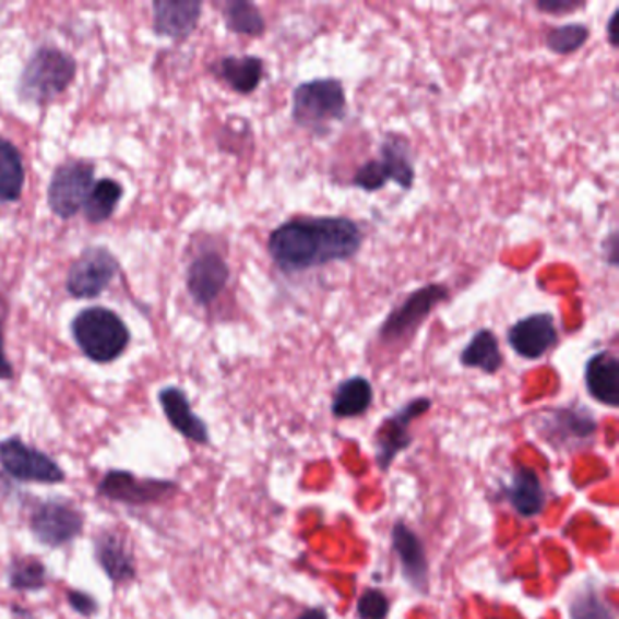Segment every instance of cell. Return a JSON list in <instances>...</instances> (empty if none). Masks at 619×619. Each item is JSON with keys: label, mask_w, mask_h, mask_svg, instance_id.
Instances as JSON below:
<instances>
[{"label": "cell", "mask_w": 619, "mask_h": 619, "mask_svg": "<svg viewBox=\"0 0 619 619\" xmlns=\"http://www.w3.org/2000/svg\"><path fill=\"white\" fill-rule=\"evenodd\" d=\"M366 233L345 215H297L267 237V254L282 275H302L360 253Z\"/></svg>", "instance_id": "6da1fadb"}, {"label": "cell", "mask_w": 619, "mask_h": 619, "mask_svg": "<svg viewBox=\"0 0 619 619\" xmlns=\"http://www.w3.org/2000/svg\"><path fill=\"white\" fill-rule=\"evenodd\" d=\"M349 115L344 82L336 76H318L295 86L291 95L293 124L317 135H328L334 124Z\"/></svg>", "instance_id": "7a4b0ae2"}, {"label": "cell", "mask_w": 619, "mask_h": 619, "mask_svg": "<svg viewBox=\"0 0 619 619\" xmlns=\"http://www.w3.org/2000/svg\"><path fill=\"white\" fill-rule=\"evenodd\" d=\"M451 300V287L431 282L418 287L396 303L378 328V342L383 347H402L415 340L416 333L442 303Z\"/></svg>", "instance_id": "3957f363"}, {"label": "cell", "mask_w": 619, "mask_h": 619, "mask_svg": "<svg viewBox=\"0 0 619 619\" xmlns=\"http://www.w3.org/2000/svg\"><path fill=\"white\" fill-rule=\"evenodd\" d=\"M416 167L410 144L404 135L388 133L380 144L377 158L364 162L350 177V186L366 193H378L388 183H396L404 191L415 186Z\"/></svg>", "instance_id": "277c9868"}, {"label": "cell", "mask_w": 619, "mask_h": 619, "mask_svg": "<svg viewBox=\"0 0 619 619\" xmlns=\"http://www.w3.org/2000/svg\"><path fill=\"white\" fill-rule=\"evenodd\" d=\"M73 336L87 358L108 364L119 358L130 344V331L114 311L93 308L82 311L73 322Z\"/></svg>", "instance_id": "5b68a950"}, {"label": "cell", "mask_w": 619, "mask_h": 619, "mask_svg": "<svg viewBox=\"0 0 619 619\" xmlns=\"http://www.w3.org/2000/svg\"><path fill=\"white\" fill-rule=\"evenodd\" d=\"M76 64L70 55L55 48L38 49L19 82V95L29 103H48L70 86Z\"/></svg>", "instance_id": "8992f818"}, {"label": "cell", "mask_w": 619, "mask_h": 619, "mask_svg": "<svg viewBox=\"0 0 619 619\" xmlns=\"http://www.w3.org/2000/svg\"><path fill=\"white\" fill-rule=\"evenodd\" d=\"M507 344L523 360H541L560 344V331L552 312H533L507 329Z\"/></svg>", "instance_id": "52a82bcc"}, {"label": "cell", "mask_w": 619, "mask_h": 619, "mask_svg": "<svg viewBox=\"0 0 619 619\" xmlns=\"http://www.w3.org/2000/svg\"><path fill=\"white\" fill-rule=\"evenodd\" d=\"M0 465L11 478L32 484H60L66 474L48 454L29 448L21 438L0 442Z\"/></svg>", "instance_id": "ba28073f"}, {"label": "cell", "mask_w": 619, "mask_h": 619, "mask_svg": "<svg viewBox=\"0 0 619 619\" xmlns=\"http://www.w3.org/2000/svg\"><path fill=\"white\" fill-rule=\"evenodd\" d=\"M431 407L432 400L420 396V398L410 400L409 404H405L402 409L382 421L374 437L378 467L389 471L398 453L409 448L413 442V435L409 432L410 424L421 415H426Z\"/></svg>", "instance_id": "9c48e42d"}, {"label": "cell", "mask_w": 619, "mask_h": 619, "mask_svg": "<svg viewBox=\"0 0 619 619\" xmlns=\"http://www.w3.org/2000/svg\"><path fill=\"white\" fill-rule=\"evenodd\" d=\"M93 166L87 162H68L55 171L49 183L48 202L55 215L71 218L86 204L92 191Z\"/></svg>", "instance_id": "30bf717a"}, {"label": "cell", "mask_w": 619, "mask_h": 619, "mask_svg": "<svg viewBox=\"0 0 619 619\" xmlns=\"http://www.w3.org/2000/svg\"><path fill=\"white\" fill-rule=\"evenodd\" d=\"M32 533L40 544L60 547L70 544L81 534L84 517L64 501H44L33 511Z\"/></svg>", "instance_id": "8fae6325"}, {"label": "cell", "mask_w": 619, "mask_h": 619, "mask_svg": "<svg viewBox=\"0 0 619 619\" xmlns=\"http://www.w3.org/2000/svg\"><path fill=\"white\" fill-rule=\"evenodd\" d=\"M119 264L108 249L92 248L71 265L68 291L75 298H95L111 284Z\"/></svg>", "instance_id": "7c38bea8"}, {"label": "cell", "mask_w": 619, "mask_h": 619, "mask_svg": "<svg viewBox=\"0 0 619 619\" xmlns=\"http://www.w3.org/2000/svg\"><path fill=\"white\" fill-rule=\"evenodd\" d=\"M177 484L162 479H141L126 471H109L98 485V495L128 505H147L169 498Z\"/></svg>", "instance_id": "4fadbf2b"}, {"label": "cell", "mask_w": 619, "mask_h": 619, "mask_svg": "<svg viewBox=\"0 0 619 619\" xmlns=\"http://www.w3.org/2000/svg\"><path fill=\"white\" fill-rule=\"evenodd\" d=\"M229 265L221 254L207 251L194 259L188 271V291L199 306H210L221 297L229 282Z\"/></svg>", "instance_id": "5bb4252c"}, {"label": "cell", "mask_w": 619, "mask_h": 619, "mask_svg": "<svg viewBox=\"0 0 619 619\" xmlns=\"http://www.w3.org/2000/svg\"><path fill=\"white\" fill-rule=\"evenodd\" d=\"M539 429L550 442H585L593 437L598 424L593 413L580 407H558L539 416Z\"/></svg>", "instance_id": "9a60e30c"}, {"label": "cell", "mask_w": 619, "mask_h": 619, "mask_svg": "<svg viewBox=\"0 0 619 619\" xmlns=\"http://www.w3.org/2000/svg\"><path fill=\"white\" fill-rule=\"evenodd\" d=\"M585 388L598 404L616 409L619 405V358L615 350L594 353L585 364Z\"/></svg>", "instance_id": "2e32d148"}, {"label": "cell", "mask_w": 619, "mask_h": 619, "mask_svg": "<svg viewBox=\"0 0 619 619\" xmlns=\"http://www.w3.org/2000/svg\"><path fill=\"white\" fill-rule=\"evenodd\" d=\"M393 549L398 556L405 580L418 591H426L427 582H429L426 550H424L420 538L404 522L394 525Z\"/></svg>", "instance_id": "e0dca14e"}, {"label": "cell", "mask_w": 619, "mask_h": 619, "mask_svg": "<svg viewBox=\"0 0 619 619\" xmlns=\"http://www.w3.org/2000/svg\"><path fill=\"white\" fill-rule=\"evenodd\" d=\"M95 558L109 580L128 583L135 578V556L130 545L115 531H103L95 539Z\"/></svg>", "instance_id": "ac0fdd59"}, {"label": "cell", "mask_w": 619, "mask_h": 619, "mask_svg": "<svg viewBox=\"0 0 619 619\" xmlns=\"http://www.w3.org/2000/svg\"><path fill=\"white\" fill-rule=\"evenodd\" d=\"M216 75L238 95H251L265 76V62L259 55H227L216 66Z\"/></svg>", "instance_id": "d6986e66"}, {"label": "cell", "mask_w": 619, "mask_h": 619, "mask_svg": "<svg viewBox=\"0 0 619 619\" xmlns=\"http://www.w3.org/2000/svg\"><path fill=\"white\" fill-rule=\"evenodd\" d=\"M503 364L505 356L501 353L500 340L489 328L478 329L460 353V366L465 369H476L489 377L498 374Z\"/></svg>", "instance_id": "ffe728a7"}, {"label": "cell", "mask_w": 619, "mask_h": 619, "mask_svg": "<svg viewBox=\"0 0 619 619\" xmlns=\"http://www.w3.org/2000/svg\"><path fill=\"white\" fill-rule=\"evenodd\" d=\"M160 405L166 413L167 420L172 429H177L182 437L197 443L210 442V432L204 421L194 415L186 394L177 388L164 389L160 393Z\"/></svg>", "instance_id": "44dd1931"}, {"label": "cell", "mask_w": 619, "mask_h": 619, "mask_svg": "<svg viewBox=\"0 0 619 619\" xmlns=\"http://www.w3.org/2000/svg\"><path fill=\"white\" fill-rule=\"evenodd\" d=\"M155 29L158 35L186 38L193 33L200 19V2H155Z\"/></svg>", "instance_id": "7402d4cb"}, {"label": "cell", "mask_w": 619, "mask_h": 619, "mask_svg": "<svg viewBox=\"0 0 619 619\" xmlns=\"http://www.w3.org/2000/svg\"><path fill=\"white\" fill-rule=\"evenodd\" d=\"M507 498L514 507V511L522 516H538L545 507V490L539 481L538 474L533 468H517L512 474V481L505 490Z\"/></svg>", "instance_id": "603a6c76"}, {"label": "cell", "mask_w": 619, "mask_h": 619, "mask_svg": "<svg viewBox=\"0 0 619 619\" xmlns=\"http://www.w3.org/2000/svg\"><path fill=\"white\" fill-rule=\"evenodd\" d=\"M372 400H374V391L371 382L366 377L356 374L344 380L334 391L331 413L334 418H344V420L356 418L371 409Z\"/></svg>", "instance_id": "cb8c5ba5"}, {"label": "cell", "mask_w": 619, "mask_h": 619, "mask_svg": "<svg viewBox=\"0 0 619 619\" xmlns=\"http://www.w3.org/2000/svg\"><path fill=\"white\" fill-rule=\"evenodd\" d=\"M224 22L227 29L243 37H262L267 29V22L259 5L248 0H231L224 4Z\"/></svg>", "instance_id": "d4e9b609"}, {"label": "cell", "mask_w": 619, "mask_h": 619, "mask_svg": "<svg viewBox=\"0 0 619 619\" xmlns=\"http://www.w3.org/2000/svg\"><path fill=\"white\" fill-rule=\"evenodd\" d=\"M24 186V166L21 153L10 141L0 139V202L21 199Z\"/></svg>", "instance_id": "484cf974"}, {"label": "cell", "mask_w": 619, "mask_h": 619, "mask_svg": "<svg viewBox=\"0 0 619 619\" xmlns=\"http://www.w3.org/2000/svg\"><path fill=\"white\" fill-rule=\"evenodd\" d=\"M588 38H591V27L585 22H567L561 26L547 27L544 44L550 53L569 57L585 48Z\"/></svg>", "instance_id": "4316f807"}, {"label": "cell", "mask_w": 619, "mask_h": 619, "mask_svg": "<svg viewBox=\"0 0 619 619\" xmlns=\"http://www.w3.org/2000/svg\"><path fill=\"white\" fill-rule=\"evenodd\" d=\"M120 199H122V186L111 178H104L95 183L84 204L87 221L92 224L108 221L109 216L114 215Z\"/></svg>", "instance_id": "83f0119b"}, {"label": "cell", "mask_w": 619, "mask_h": 619, "mask_svg": "<svg viewBox=\"0 0 619 619\" xmlns=\"http://www.w3.org/2000/svg\"><path fill=\"white\" fill-rule=\"evenodd\" d=\"M10 585L15 591H40L46 585V567L37 558H19L10 567Z\"/></svg>", "instance_id": "f1b7e54d"}, {"label": "cell", "mask_w": 619, "mask_h": 619, "mask_svg": "<svg viewBox=\"0 0 619 619\" xmlns=\"http://www.w3.org/2000/svg\"><path fill=\"white\" fill-rule=\"evenodd\" d=\"M572 619H615V612L609 604L599 598L598 594L591 591L578 594L571 604Z\"/></svg>", "instance_id": "f546056e"}, {"label": "cell", "mask_w": 619, "mask_h": 619, "mask_svg": "<svg viewBox=\"0 0 619 619\" xmlns=\"http://www.w3.org/2000/svg\"><path fill=\"white\" fill-rule=\"evenodd\" d=\"M356 615L360 619H385L389 615V599L377 588H369L358 599Z\"/></svg>", "instance_id": "4dcf8cb0"}, {"label": "cell", "mask_w": 619, "mask_h": 619, "mask_svg": "<svg viewBox=\"0 0 619 619\" xmlns=\"http://www.w3.org/2000/svg\"><path fill=\"white\" fill-rule=\"evenodd\" d=\"M534 8L545 15L566 16L585 10L587 2L583 0H536Z\"/></svg>", "instance_id": "1f68e13d"}, {"label": "cell", "mask_w": 619, "mask_h": 619, "mask_svg": "<svg viewBox=\"0 0 619 619\" xmlns=\"http://www.w3.org/2000/svg\"><path fill=\"white\" fill-rule=\"evenodd\" d=\"M68 602H70L71 609L81 616H86V618L95 615L98 610L97 602L90 594L81 593V591H70Z\"/></svg>", "instance_id": "d6a6232c"}, {"label": "cell", "mask_w": 619, "mask_h": 619, "mask_svg": "<svg viewBox=\"0 0 619 619\" xmlns=\"http://www.w3.org/2000/svg\"><path fill=\"white\" fill-rule=\"evenodd\" d=\"M602 251H604L605 264L610 265V267H618V231L612 229V231L604 238L602 242Z\"/></svg>", "instance_id": "836d02e7"}, {"label": "cell", "mask_w": 619, "mask_h": 619, "mask_svg": "<svg viewBox=\"0 0 619 619\" xmlns=\"http://www.w3.org/2000/svg\"><path fill=\"white\" fill-rule=\"evenodd\" d=\"M2 300H0V380H10L13 377V369H11L10 361L4 355V336H2Z\"/></svg>", "instance_id": "e575fe53"}, {"label": "cell", "mask_w": 619, "mask_h": 619, "mask_svg": "<svg viewBox=\"0 0 619 619\" xmlns=\"http://www.w3.org/2000/svg\"><path fill=\"white\" fill-rule=\"evenodd\" d=\"M619 21V10L616 8L612 13H610L609 21H607V38H609V46L612 49H618V24Z\"/></svg>", "instance_id": "d590c367"}, {"label": "cell", "mask_w": 619, "mask_h": 619, "mask_svg": "<svg viewBox=\"0 0 619 619\" xmlns=\"http://www.w3.org/2000/svg\"><path fill=\"white\" fill-rule=\"evenodd\" d=\"M297 619H328V612L323 609H311L308 610V612H303V615Z\"/></svg>", "instance_id": "8d00e7d4"}]
</instances>
